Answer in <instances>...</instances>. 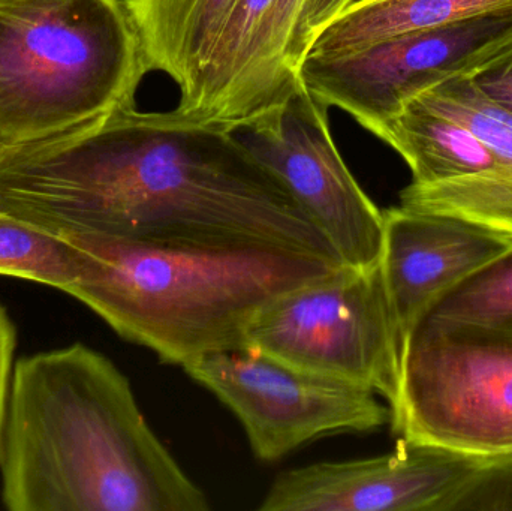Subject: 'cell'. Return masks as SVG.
Listing matches in <instances>:
<instances>
[{
    "instance_id": "obj_1",
    "label": "cell",
    "mask_w": 512,
    "mask_h": 511,
    "mask_svg": "<svg viewBox=\"0 0 512 511\" xmlns=\"http://www.w3.org/2000/svg\"><path fill=\"white\" fill-rule=\"evenodd\" d=\"M0 212L50 233L258 240L342 263L236 132L179 108L0 146Z\"/></svg>"
},
{
    "instance_id": "obj_2",
    "label": "cell",
    "mask_w": 512,
    "mask_h": 511,
    "mask_svg": "<svg viewBox=\"0 0 512 511\" xmlns=\"http://www.w3.org/2000/svg\"><path fill=\"white\" fill-rule=\"evenodd\" d=\"M9 511H207L126 375L72 344L15 362L0 455Z\"/></svg>"
},
{
    "instance_id": "obj_3",
    "label": "cell",
    "mask_w": 512,
    "mask_h": 511,
    "mask_svg": "<svg viewBox=\"0 0 512 511\" xmlns=\"http://www.w3.org/2000/svg\"><path fill=\"white\" fill-rule=\"evenodd\" d=\"M74 249L80 300L120 338L182 368L245 348L252 320L276 297L345 264L258 240L53 233Z\"/></svg>"
},
{
    "instance_id": "obj_4",
    "label": "cell",
    "mask_w": 512,
    "mask_h": 511,
    "mask_svg": "<svg viewBox=\"0 0 512 511\" xmlns=\"http://www.w3.org/2000/svg\"><path fill=\"white\" fill-rule=\"evenodd\" d=\"M393 431L481 458L512 455V248L430 303L406 333Z\"/></svg>"
},
{
    "instance_id": "obj_5",
    "label": "cell",
    "mask_w": 512,
    "mask_h": 511,
    "mask_svg": "<svg viewBox=\"0 0 512 511\" xmlns=\"http://www.w3.org/2000/svg\"><path fill=\"white\" fill-rule=\"evenodd\" d=\"M149 72L125 0H0V146L132 107Z\"/></svg>"
},
{
    "instance_id": "obj_6",
    "label": "cell",
    "mask_w": 512,
    "mask_h": 511,
    "mask_svg": "<svg viewBox=\"0 0 512 511\" xmlns=\"http://www.w3.org/2000/svg\"><path fill=\"white\" fill-rule=\"evenodd\" d=\"M402 335L381 261L342 267L327 278L286 291L249 324L245 348L295 368L373 390L396 407Z\"/></svg>"
},
{
    "instance_id": "obj_7",
    "label": "cell",
    "mask_w": 512,
    "mask_h": 511,
    "mask_svg": "<svg viewBox=\"0 0 512 511\" xmlns=\"http://www.w3.org/2000/svg\"><path fill=\"white\" fill-rule=\"evenodd\" d=\"M182 368L239 419L262 462L279 461L319 438L363 434L391 423V408L373 390L252 348L207 354Z\"/></svg>"
},
{
    "instance_id": "obj_8",
    "label": "cell",
    "mask_w": 512,
    "mask_h": 511,
    "mask_svg": "<svg viewBox=\"0 0 512 511\" xmlns=\"http://www.w3.org/2000/svg\"><path fill=\"white\" fill-rule=\"evenodd\" d=\"M234 132L289 189L346 267L379 264L384 210L370 200L343 161L325 105L301 86L279 110Z\"/></svg>"
},
{
    "instance_id": "obj_9",
    "label": "cell",
    "mask_w": 512,
    "mask_h": 511,
    "mask_svg": "<svg viewBox=\"0 0 512 511\" xmlns=\"http://www.w3.org/2000/svg\"><path fill=\"white\" fill-rule=\"evenodd\" d=\"M511 29L512 14L486 15L349 53L309 54L298 78L316 101L340 108L376 135L415 96L465 71L475 54Z\"/></svg>"
},
{
    "instance_id": "obj_10",
    "label": "cell",
    "mask_w": 512,
    "mask_h": 511,
    "mask_svg": "<svg viewBox=\"0 0 512 511\" xmlns=\"http://www.w3.org/2000/svg\"><path fill=\"white\" fill-rule=\"evenodd\" d=\"M487 458L400 438L375 458L283 471L261 511H438Z\"/></svg>"
},
{
    "instance_id": "obj_11",
    "label": "cell",
    "mask_w": 512,
    "mask_h": 511,
    "mask_svg": "<svg viewBox=\"0 0 512 511\" xmlns=\"http://www.w3.org/2000/svg\"><path fill=\"white\" fill-rule=\"evenodd\" d=\"M511 248L508 237L460 216L384 210L381 269L402 342L430 303Z\"/></svg>"
},
{
    "instance_id": "obj_12",
    "label": "cell",
    "mask_w": 512,
    "mask_h": 511,
    "mask_svg": "<svg viewBox=\"0 0 512 511\" xmlns=\"http://www.w3.org/2000/svg\"><path fill=\"white\" fill-rule=\"evenodd\" d=\"M150 71L168 75L180 99L194 90L234 0H125Z\"/></svg>"
},
{
    "instance_id": "obj_13",
    "label": "cell",
    "mask_w": 512,
    "mask_h": 511,
    "mask_svg": "<svg viewBox=\"0 0 512 511\" xmlns=\"http://www.w3.org/2000/svg\"><path fill=\"white\" fill-rule=\"evenodd\" d=\"M375 137L411 168L412 183L433 185L512 167L477 135L450 117L409 101Z\"/></svg>"
},
{
    "instance_id": "obj_14",
    "label": "cell",
    "mask_w": 512,
    "mask_h": 511,
    "mask_svg": "<svg viewBox=\"0 0 512 511\" xmlns=\"http://www.w3.org/2000/svg\"><path fill=\"white\" fill-rule=\"evenodd\" d=\"M498 14H512V0H355L322 30L309 54L349 53L396 36Z\"/></svg>"
},
{
    "instance_id": "obj_15",
    "label": "cell",
    "mask_w": 512,
    "mask_h": 511,
    "mask_svg": "<svg viewBox=\"0 0 512 511\" xmlns=\"http://www.w3.org/2000/svg\"><path fill=\"white\" fill-rule=\"evenodd\" d=\"M273 2L234 0L194 90L179 99L180 111L218 123L248 71L256 36Z\"/></svg>"
},
{
    "instance_id": "obj_16",
    "label": "cell",
    "mask_w": 512,
    "mask_h": 511,
    "mask_svg": "<svg viewBox=\"0 0 512 511\" xmlns=\"http://www.w3.org/2000/svg\"><path fill=\"white\" fill-rule=\"evenodd\" d=\"M400 206L460 216L512 240V167L433 185L411 182Z\"/></svg>"
},
{
    "instance_id": "obj_17",
    "label": "cell",
    "mask_w": 512,
    "mask_h": 511,
    "mask_svg": "<svg viewBox=\"0 0 512 511\" xmlns=\"http://www.w3.org/2000/svg\"><path fill=\"white\" fill-rule=\"evenodd\" d=\"M75 255L57 234L0 212V276L26 279L69 294Z\"/></svg>"
},
{
    "instance_id": "obj_18",
    "label": "cell",
    "mask_w": 512,
    "mask_h": 511,
    "mask_svg": "<svg viewBox=\"0 0 512 511\" xmlns=\"http://www.w3.org/2000/svg\"><path fill=\"white\" fill-rule=\"evenodd\" d=\"M438 511H512V455L487 458Z\"/></svg>"
},
{
    "instance_id": "obj_19",
    "label": "cell",
    "mask_w": 512,
    "mask_h": 511,
    "mask_svg": "<svg viewBox=\"0 0 512 511\" xmlns=\"http://www.w3.org/2000/svg\"><path fill=\"white\" fill-rule=\"evenodd\" d=\"M460 74L483 98L512 114V29L475 54Z\"/></svg>"
},
{
    "instance_id": "obj_20",
    "label": "cell",
    "mask_w": 512,
    "mask_h": 511,
    "mask_svg": "<svg viewBox=\"0 0 512 511\" xmlns=\"http://www.w3.org/2000/svg\"><path fill=\"white\" fill-rule=\"evenodd\" d=\"M354 2L355 0H306L291 45V62L297 74L322 30Z\"/></svg>"
},
{
    "instance_id": "obj_21",
    "label": "cell",
    "mask_w": 512,
    "mask_h": 511,
    "mask_svg": "<svg viewBox=\"0 0 512 511\" xmlns=\"http://www.w3.org/2000/svg\"><path fill=\"white\" fill-rule=\"evenodd\" d=\"M17 339V326L9 315L8 309L0 303V455H2L3 435H5L6 420H8Z\"/></svg>"
}]
</instances>
